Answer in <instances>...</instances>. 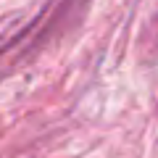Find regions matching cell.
Returning <instances> with one entry per match:
<instances>
[{
    "label": "cell",
    "instance_id": "1",
    "mask_svg": "<svg viewBox=\"0 0 158 158\" xmlns=\"http://www.w3.org/2000/svg\"><path fill=\"white\" fill-rule=\"evenodd\" d=\"M150 34H153V37H156V42H158V19H156V21H153V27H150Z\"/></svg>",
    "mask_w": 158,
    "mask_h": 158
}]
</instances>
